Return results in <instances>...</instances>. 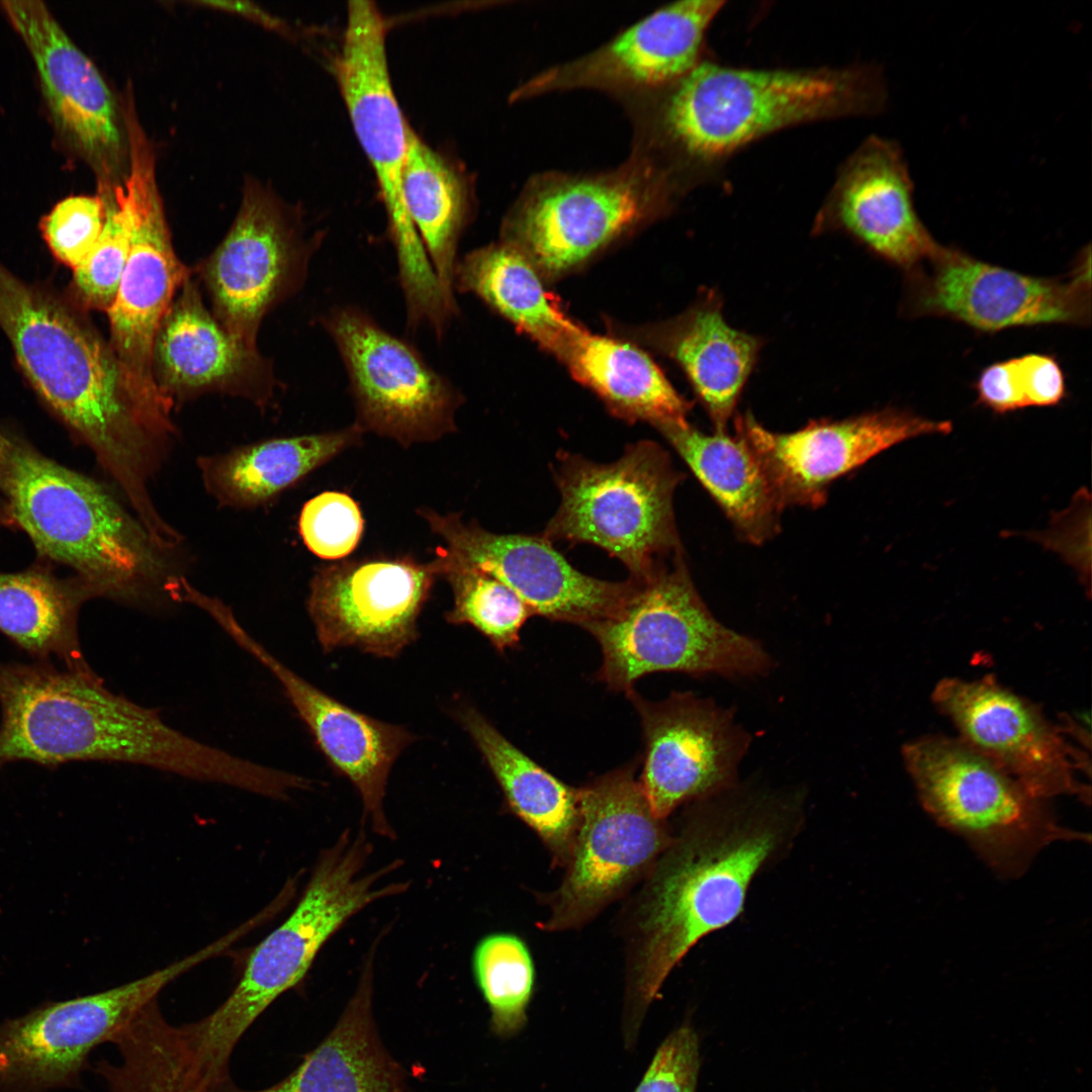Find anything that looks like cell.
Returning <instances> with one entry per match:
<instances>
[{"instance_id":"cell-1","label":"cell","mask_w":1092,"mask_h":1092,"mask_svg":"<svg viewBox=\"0 0 1092 1092\" xmlns=\"http://www.w3.org/2000/svg\"><path fill=\"white\" fill-rule=\"evenodd\" d=\"M800 793L737 784L694 802L647 873L628 935L626 1036L635 1037L665 979L703 937L743 910L755 875L799 831Z\"/></svg>"},{"instance_id":"cell-2","label":"cell","mask_w":1092,"mask_h":1092,"mask_svg":"<svg viewBox=\"0 0 1092 1092\" xmlns=\"http://www.w3.org/2000/svg\"><path fill=\"white\" fill-rule=\"evenodd\" d=\"M81 310L0 262V328L23 374L91 449L132 510L146 513L154 505L151 480L175 428L138 399L109 341Z\"/></svg>"},{"instance_id":"cell-3","label":"cell","mask_w":1092,"mask_h":1092,"mask_svg":"<svg viewBox=\"0 0 1092 1092\" xmlns=\"http://www.w3.org/2000/svg\"><path fill=\"white\" fill-rule=\"evenodd\" d=\"M0 768L118 761L198 780L210 763L206 743L112 693L93 669L0 662Z\"/></svg>"},{"instance_id":"cell-4","label":"cell","mask_w":1092,"mask_h":1092,"mask_svg":"<svg viewBox=\"0 0 1092 1092\" xmlns=\"http://www.w3.org/2000/svg\"><path fill=\"white\" fill-rule=\"evenodd\" d=\"M638 146L681 162H712L774 131L824 118L874 114L887 101L874 66L755 70L699 62L660 91ZM654 94V93H652Z\"/></svg>"},{"instance_id":"cell-5","label":"cell","mask_w":1092,"mask_h":1092,"mask_svg":"<svg viewBox=\"0 0 1092 1092\" xmlns=\"http://www.w3.org/2000/svg\"><path fill=\"white\" fill-rule=\"evenodd\" d=\"M10 524L75 571L95 598L135 606L169 599V553L102 484L12 438L0 473ZM171 601V600H170Z\"/></svg>"},{"instance_id":"cell-6","label":"cell","mask_w":1092,"mask_h":1092,"mask_svg":"<svg viewBox=\"0 0 1092 1092\" xmlns=\"http://www.w3.org/2000/svg\"><path fill=\"white\" fill-rule=\"evenodd\" d=\"M372 850L363 829H347L322 850L299 901L252 949L226 1000L206 1017L179 1026L211 1087L230 1080L229 1064L240 1038L303 979L332 935L370 904L407 890L403 882L382 884L399 860L365 871Z\"/></svg>"},{"instance_id":"cell-7","label":"cell","mask_w":1092,"mask_h":1092,"mask_svg":"<svg viewBox=\"0 0 1092 1092\" xmlns=\"http://www.w3.org/2000/svg\"><path fill=\"white\" fill-rule=\"evenodd\" d=\"M630 577V576H629ZM611 617L584 630L598 641V679L626 695L645 674L760 675L772 660L755 639L719 622L700 597L678 553L661 561Z\"/></svg>"},{"instance_id":"cell-8","label":"cell","mask_w":1092,"mask_h":1092,"mask_svg":"<svg viewBox=\"0 0 1092 1092\" xmlns=\"http://www.w3.org/2000/svg\"><path fill=\"white\" fill-rule=\"evenodd\" d=\"M554 470L561 500L542 536L596 545L641 578L681 553L673 493L685 475L657 443L639 441L603 464L560 452Z\"/></svg>"},{"instance_id":"cell-9","label":"cell","mask_w":1092,"mask_h":1092,"mask_svg":"<svg viewBox=\"0 0 1092 1092\" xmlns=\"http://www.w3.org/2000/svg\"><path fill=\"white\" fill-rule=\"evenodd\" d=\"M902 754L923 808L1004 877L1022 874L1052 842L1085 839L1062 826L1045 800L959 738L923 736Z\"/></svg>"},{"instance_id":"cell-10","label":"cell","mask_w":1092,"mask_h":1092,"mask_svg":"<svg viewBox=\"0 0 1092 1092\" xmlns=\"http://www.w3.org/2000/svg\"><path fill=\"white\" fill-rule=\"evenodd\" d=\"M673 171L641 148L596 174L552 172L532 179L504 228L506 243L539 272L557 275L670 204Z\"/></svg>"},{"instance_id":"cell-11","label":"cell","mask_w":1092,"mask_h":1092,"mask_svg":"<svg viewBox=\"0 0 1092 1092\" xmlns=\"http://www.w3.org/2000/svg\"><path fill=\"white\" fill-rule=\"evenodd\" d=\"M335 71L356 136L384 204L405 308L436 307L443 291L407 214L401 188L410 126L394 95L383 18L373 2L350 1Z\"/></svg>"},{"instance_id":"cell-12","label":"cell","mask_w":1092,"mask_h":1092,"mask_svg":"<svg viewBox=\"0 0 1092 1092\" xmlns=\"http://www.w3.org/2000/svg\"><path fill=\"white\" fill-rule=\"evenodd\" d=\"M128 173L121 185L131 221L127 261L107 310L109 343L138 399L171 420L173 402L157 387L152 352L158 328L182 284L191 276L173 248L155 171V154L138 118L125 122Z\"/></svg>"},{"instance_id":"cell-13","label":"cell","mask_w":1092,"mask_h":1092,"mask_svg":"<svg viewBox=\"0 0 1092 1092\" xmlns=\"http://www.w3.org/2000/svg\"><path fill=\"white\" fill-rule=\"evenodd\" d=\"M635 768L614 769L579 788L578 827L545 929L590 920L647 874L670 842L672 833L651 810Z\"/></svg>"},{"instance_id":"cell-14","label":"cell","mask_w":1092,"mask_h":1092,"mask_svg":"<svg viewBox=\"0 0 1092 1092\" xmlns=\"http://www.w3.org/2000/svg\"><path fill=\"white\" fill-rule=\"evenodd\" d=\"M345 366L356 424L403 446L452 433L461 394L408 342L359 307H334L321 321Z\"/></svg>"},{"instance_id":"cell-15","label":"cell","mask_w":1092,"mask_h":1092,"mask_svg":"<svg viewBox=\"0 0 1092 1092\" xmlns=\"http://www.w3.org/2000/svg\"><path fill=\"white\" fill-rule=\"evenodd\" d=\"M212 957L204 946L123 985L47 1003L0 1023V1092L79 1086L97 1045L111 1042L166 986Z\"/></svg>"},{"instance_id":"cell-16","label":"cell","mask_w":1092,"mask_h":1092,"mask_svg":"<svg viewBox=\"0 0 1092 1092\" xmlns=\"http://www.w3.org/2000/svg\"><path fill=\"white\" fill-rule=\"evenodd\" d=\"M318 240L258 186H248L236 219L200 267L213 314L238 342L257 349L266 313L297 291Z\"/></svg>"},{"instance_id":"cell-17","label":"cell","mask_w":1092,"mask_h":1092,"mask_svg":"<svg viewBox=\"0 0 1092 1092\" xmlns=\"http://www.w3.org/2000/svg\"><path fill=\"white\" fill-rule=\"evenodd\" d=\"M641 720L644 761L639 783L653 813L666 819L678 806L735 787L751 736L734 713L712 699L673 692L662 701L627 694Z\"/></svg>"},{"instance_id":"cell-18","label":"cell","mask_w":1092,"mask_h":1092,"mask_svg":"<svg viewBox=\"0 0 1092 1092\" xmlns=\"http://www.w3.org/2000/svg\"><path fill=\"white\" fill-rule=\"evenodd\" d=\"M433 561L370 558L320 567L307 612L326 653L356 648L394 658L419 636L418 620L435 577Z\"/></svg>"},{"instance_id":"cell-19","label":"cell","mask_w":1092,"mask_h":1092,"mask_svg":"<svg viewBox=\"0 0 1092 1092\" xmlns=\"http://www.w3.org/2000/svg\"><path fill=\"white\" fill-rule=\"evenodd\" d=\"M919 272L912 306L919 314L950 317L977 330L996 332L1090 320V255L1068 278L1025 275L941 248Z\"/></svg>"},{"instance_id":"cell-20","label":"cell","mask_w":1092,"mask_h":1092,"mask_svg":"<svg viewBox=\"0 0 1092 1092\" xmlns=\"http://www.w3.org/2000/svg\"><path fill=\"white\" fill-rule=\"evenodd\" d=\"M735 429L784 509L819 507L838 477L906 440L948 434L952 425L889 407L842 421H812L792 433L768 431L747 413L735 419Z\"/></svg>"},{"instance_id":"cell-21","label":"cell","mask_w":1092,"mask_h":1092,"mask_svg":"<svg viewBox=\"0 0 1092 1092\" xmlns=\"http://www.w3.org/2000/svg\"><path fill=\"white\" fill-rule=\"evenodd\" d=\"M421 515L447 553L504 582L532 615L585 629L613 616L634 587L631 577L608 581L580 572L542 535L496 534L456 514Z\"/></svg>"},{"instance_id":"cell-22","label":"cell","mask_w":1092,"mask_h":1092,"mask_svg":"<svg viewBox=\"0 0 1092 1092\" xmlns=\"http://www.w3.org/2000/svg\"><path fill=\"white\" fill-rule=\"evenodd\" d=\"M933 703L962 741L1014 778L1032 796H1089L1076 778L1075 752L1033 703L995 679L947 677Z\"/></svg>"},{"instance_id":"cell-23","label":"cell","mask_w":1092,"mask_h":1092,"mask_svg":"<svg viewBox=\"0 0 1092 1092\" xmlns=\"http://www.w3.org/2000/svg\"><path fill=\"white\" fill-rule=\"evenodd\" d=\"M207 615L277 678L328 761L357 790L364 822L377 835L393 839L383 806L386 786L414 734L356 711L302 678L250 635L222 601L213 602Z\"/></svg>"},{"instance_id":"cell-24","label":"cell","mask_w":1092,"mask_h":1092,"mask_svg":"<svg viewBox=\"0 0 1092 1092\" xmlns=\"http://www.w3.org/2000/svg\"><path fill=\"white\" fill-rule=\"evenodd\" d=\"M723 4L689 0L664 6L597 50L534 76L513 98L579 88L621 94L660 91L699 63L704 35Z\"/></svg>"},{"instance_id":"cell-25","label":"cell","mask_w":1092,"mask_h":1092,"mask_svg":"<svg viewBox=\"0 0 1092 1092\" xmlns=\"http://www.w3.org/2000/svg\"><path fill=\"white\" fill-rule=\"evenodd\" d=\"M1 5L34 61L59 133L95 169L100 185H115L126 153L116 105L99 71L41 2Z\"/></svg>"},{"instance_id":"cell-26","label":"cell","mask_w":1092,"mask_h":1092,"mask_svg":"<svg viewBox=\"0 0 1092 1092\" xmlns=\"http://www.w3.org/2000/svg\"><path fill=\"white\" fill-rule=\"evenodd\" d=\"M842 231L889 262L913 269L942 248L920 220L900 147L870 136L847 159L814 224Z\"/></svg>"},{"instance_id":"cell-27","label":"cell","mask_w":1092,"mask_h":1092,"mask_svg":"<svg viewBox=\"0 0 1092 1092\" xmlns=\"http://www.w3.org/2000/svg\"><path fill=\"white\" fill-rule=\"evenodd\" d=\"M152 371L157 387L173 403L175 398L216 391L263 404L275 384L270 363L223 329L191 276L158 328Z\"/></svg>"},{"instance_id":"cell-28","label":"cell","mask_w":1092,"mask_h":1092,"mask_svg":"<svg viewBox=\"0 0 1092 1092\" xmlns=\"http://www.w3.org/2000/svg\"><path fill=\"white\" fill-rule=\"evenodd\" d=\"M375 947L333 1030L282 1081L260 1090L231 1080L211 1092H404V1073L378 1036L372 1013Z\"/></svg>"},{"instance_id":"cell-29","label":"cell","mask_w":1092,"mask_h":1092,"mask_svg":"<svg viewBox=\"0 0 1092 1092\" xmlns=\"http://www.w3.org/2000/svg\"><path fill=\"white\" fill-rule=\"evenodd\" d=\"M662 345L687 374L715 431H725L760 350L759 339L731 328L714 290L662 333Z\"/></svg>"},{"instance_id":"cell-30","label":"cell","mask_w":1092,"mask_h":1092,"mask_svg":"<svg viewBox=\"0 0 1092 1092\" xmlns=\"http://www.w3.org/2000/svg\"><path fill=\"white\" fill-rule=\"evenodd\" d=\"M457 717L499 785L558 866L569 859L579 822V789L555 778L510 742L479 711L463 705Z\"/></svg>"},{"instance_id":"cell-31","label":"cell","mask_w":1092,"mask_h":1092,"mask_svg":"<svg viewBox=\"0 0 1092 1092\" xmlns=\"http://www.w3.org/2000/svg\"><path fill=\"white\" fill-rule=\"evenodd\" d=\"M659 431L744 540L761 544L777 534L783 508L741 437L726 431L706 434L689 423Z\"/></svg>"},{"instance_id":"cell-32","label":"cell","mask_w":1092,"mask_h":1092,"mask_svg":"<svg viewBox=\"0 0 1092 1092\" xmlns=\"http://www.w3.org/2000/svg\"><path fill=\"white\" fill-rule=\"evenodd\" d=\"M364 432L348 428L276 438L198 460L203 483L220 504L253 507L268 502L350 446Z\"/></svg>"},{"instance_id":"cell-33","label":"cell","mask_w":1092,"mask_h":1092,"mask_svg":"<svg viewBox=\"0 0 1092 1092\" xmlns=\"http://www.w3.org/2000/svg\"><path fill=\"white\" fill-rule=\"evenodd\" d=\"M560 357L615 415L648 422L658 430L688 424L691 404L633 345L579 329Z\"/></svg>"},{"instance_id":"cell-34","label":"cell","mask_w":1092,"mask_h":1092,"mask_svg":"<svg viewBox=\"0 0 1092 1092\" xmlns=\"http://www.w3.org/2000/svg\"><path fill=\"white\" fill-rule=\"evenodd\" d=\"M92 590L78 577L62 579L40 566L0 571V632L37 661L91 670L79 642L78 614Z\"/></svg>"},{"instance_id":"cell-35","label":"cell","mask_w":1092,"mask_h":1092,"mask_svg":"<svg viewBox=\"0 0 1092 1092\" xmlns=\"http://www.w3.org/2000/svg\"><path fill=\"white\" fill-rule=\"evenodd\" d=\"M455 290L474 293L559 357L580 329L555 304L533 263L508 243L477 249L459 260Z\"/></svg>"},{"instance_id":"cell-36","label":"cell","mask_w":1092,"mask_h":1092,"mask_svg":"<svg viewBox=\"0 0 1092 1092\" xmlns=\"http://www.w3.org/2000/svg\"><path fill=\"white\" fill-rule=\"evenodd\" d=\"M407 214L448 300L456 304L458 243L468 214L465 186L446 160L412 128L401 175Z\"/></svg>"},{"instance_id":"cell-37","label":"cell","mask_w":1092,"mask_h":1092,"mask_svg":"<svg viewBox=\"0 0 1092 1092\" xmlns=\"http://www.w3.org/2000/svg\"><path fill=\"white\" fill-rule=\"evenodd\" d=\"M433 563L453 594V606L445 614L448 623L472 626L499 652L518 646L521 629L533 615L514 590L444 548L437 550Z\"/></svg>"},{"instance_id":"cell-38","label":"cell","mask_w":1092,"mask_h":1092,"mask_svg":"<svg viewBox=\"0 0 1092 1092\" xmlns=\"http://www.w3.org/2000/svg\"><path fill=\"white\" fill-rule=\"evenodd\" d=\"M473 972L489 1006L492 1031L511 1036L527 1020L535 970L526 943L517 935L497 932L486 935L473 952Z\"/></svg>"},{"instance_id":"cell-39","label":"cell","mask_w":1092,"mask_h":1092,"mask_svg":"<svg viewBox=\"0 0 1092 1092\" xmlns=\"http://www.w3.org/2000/svg\"><path fill=\"white\" fill-rule=\"evenodd\" d=\"M99 189L105 207L103 228L90 255L73 270L71 291L74 303L81 309L107 312L129 254L131 221L121 185Z\"/></svg>"},{"instance_id":"cell-40","label":"cell","mask_w":1092,"mask_h":1092,"mask_svg":"<svg viewBox=\"0 0 1092 1092\" xmlns=\"http://www.w3.org/2000/svg\"><path fill=\"white\" fill-rule=\"evenodd\" d=\"M299 533L306 547L325 559L347 556L357 546L364 523L357 503L339 491L322 492L303 506Z\"/></svg>"},{"instance_id":"cell-41","label":"cell","mask_w":1092,"mask_h":1092,"mask_svg":"<svg viewBox=\"0 0 1092 1092\" xmlns=\"http://www.w3.org/2000/svg\"><path fill=\"white\" fill-rule=\"evenodd\" d=\"M104 219L105 207L100 195L71 196L42 218L40 230L54 256L74 270L92 252Z\"/></svg>"},{"instance_id":"cell-42","label":"cell","mask_w":1092,"mask_h":1092,"mask_svg":"<svg viewBox=\"0 0 1092 1092\" xmlns=\"http://www.w3.org/2000/svg\"><path fill=\"white\" fill-rule=\"evenodd\" d=\"M698 1070L697 1034L685 1023L659 1046L635 1092H695Z\"/></svg>"},{"instance_id":"cell-43","label":"cell","mask_w":1092,"mask_h":1092,"mask_svg":"<svg viewBox=\"0 0 1092 1092\" xmlns=\"http://www.w3.org/2000/svg\"><path fill=\"white\" fill-rule=\"evenodd\" d=\"M1015 363L1026 407L1056 405L1065 397V376L1055 358L1026 354Z\"/></svg>"},{"instance_id":"cell-44","label":"cell","mask_w":1092,"mask_h":1092,"mask_svg":"<svg viewBox=\"0 0 1092 1092\" xmlns=\"http://www.w3.org/2000/svg\"><path fill=\"white\" fill-rule=\"evenodd\" d=\"M978 401L995 413L1026 407L1015 358L986 367L976 382Z\"/></svg>"},{"instance_id":"cell-45","label":"cell","mask_w":1092,"mask_h":1092,"mask_svg":"<svg viewBox=\"0 0 1092 1092\" xmlns=\"http://www.w3.org/2000/svg\"><path fill=\"white\" fill-rule=\"evenodd\" d=\"M11 441H12V438L7 436L6 434H4L0 430V473H1L3 465L5 463V460H6V457H7V454H8V450H9L10 445H11ZM5 520H7V519H6V515H5L3 502H2V498L0 496V522L5 521Z\"/></svg>"},{"instance_id":"cell-46","label":"cell","mask_w":1092,"mask_h":1092,"mask_svg":"<svg viewBox=\"0 0 1092 1092\" xmlns=\"http://www.w3.org/2000/svg\"><path fill=\"white\" fill-rule=\"evenodd\" d=\"M453 305H454V304H453ZM454 306H455V305H454ZM456 310H457V309H456V306H455V313H454V315L456 314ZM453 317H454V316H453ZM452 320H453V318H452ZM451 322H452V321H451ZM450 324H451V323H450ZM450 324H449V325H450ZM447 328H448V327H447ZM447 328H446V329H445V330H444L443 332H441V333H435V335H442V334H443V333H444V332H445V331L447 330Z\"/></svg>"}]
</instances>
